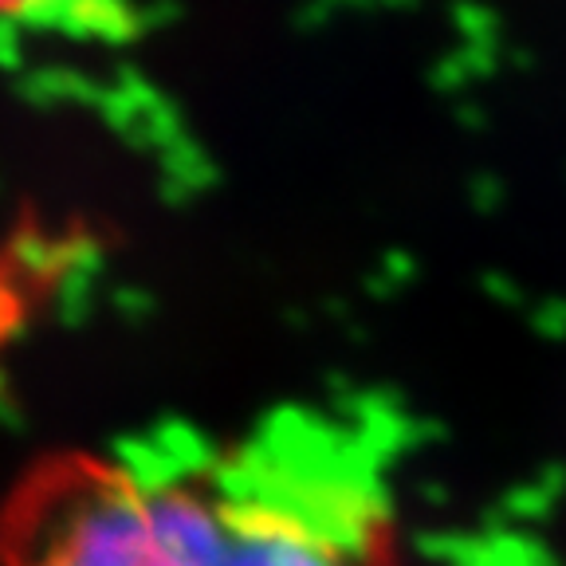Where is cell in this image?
<instances>
[{
	"mask_svg": "<svg viewBox=\"0 0 566 566\" xmlns=\"http://www.w3.org/2000/svg\"><path fill=\"white\" fill-rule=\"evenodd\" d=\"M20 566H406L378 464L327 421L158 441L40 512Z\"/></svg>",
	"mask_w": 566,
	"mask_h": 566,
	"instance_id": "obj_1",
	"label": "cell"
},
{
	"mask_svg": "<svg viewBox=\"0 0 566 566\" xmlns=\"http://www.w3.org/2000/svg\"><path fill=\"white\" fill-rule=\"evenodd\" d=\"M35 4H48V0H0V12H28Z\"/></svg>",
	"mask_w": 566,
	"mask_h": 566,
	"instance_id": "obj_2",
	"label": "cell"
}]
</instances>
